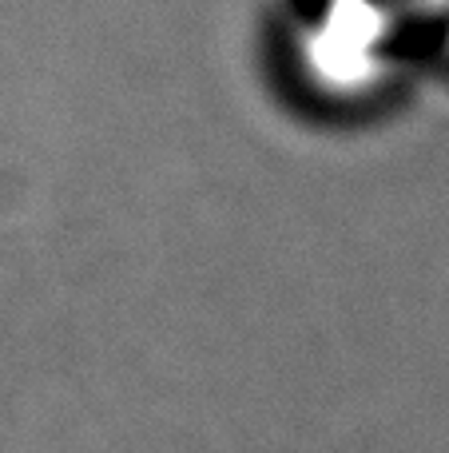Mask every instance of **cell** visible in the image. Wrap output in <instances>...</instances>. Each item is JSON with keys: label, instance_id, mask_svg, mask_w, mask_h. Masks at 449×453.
Returning <instances> with one entry per match:
<instances>
[{"label": "cell", "instance_id": "obj_1", "mask_svg": "<svg viewBox=\"0 0 449 453\" xmlns=\"http://www.w3.org/2000/svg\"><path fill=\"white\" fill-rule=\"evenodd\" d=\"M270 60L294 104L354 119L390 108L422 76L430 48L378 0H278Z\"/></svg>", "mask_w": 449, "mask_h": 453}, {"label": "cell", "instance_id": "obj_2", "mask_svg": "<svg viewBox=\"0 0 449 453\" xmlns=\"http://www.w3.org/2000/svg\"><path fill=\"white\" fill-rule=\"evenodd\" d=\"M378 4H386L390 12H398L414 32H422L426 40H430V32L442 24V16L449 12V0H378Z\"/></svg>", "mask_w": 449, "mask_h": 453}, {"label": "cell", "instance_id": "obj_3", "mask_svg": "<svg viewBox=\"0 0 449 453\" xmlns=\"http://www.w3.org/2000/svg\"><path fill=\"white\" fill-rule=\"evenodd\" d=\"M426 48H430V60H434L438 68H442L445 76H449V12L442 16V24H438L434 32H430Z\"/></svg>", "mask_w": 449, "mask_h": 453}]
</instances>
